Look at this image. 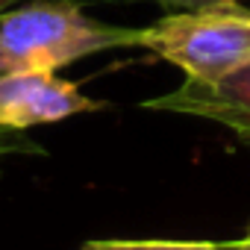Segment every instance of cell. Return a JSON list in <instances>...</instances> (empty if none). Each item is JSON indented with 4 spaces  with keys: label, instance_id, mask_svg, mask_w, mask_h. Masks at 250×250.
I'll return each mask as SVG.
<instances>
[{
    "label": "cell",
    "instance_id": "obj_1",
    "mask_svg": "<svg viewBox=\"0 0 250 250\" xmlns=\"http://www.w3.org/2000/svg\"><path fill=\"white\" fill-rule=\"evenodd\" d=\"M136 42V27L100 24L74 0H33L0 15V74H56L77 59Z\"/></svg>",
    "mask_w": 250,
    "mask_h": 250
},
{
    "label": "cell",
    "instance_id": "obj_2",
    "mask_svg": "<svg viewBox=\"0 0 250 250\" xmlns=\"http://www.w3.org/2000/svg\"><path fill=\"white\" fill-rule=\"evenodd\" d=\"M136 47L186 71V80L215 83L250 62V9L241 3L174 12L139 30Z\"/></svg>",
    "mask_w": 250,
    "mask_h": 250
},
{
    "label": "cell",
    "instance_id": "obj_3",
    "mask_svg": "<svg viewBox=\"0 0 250 250\" xmlns=\"http://www.w3.org/2000/svg\"><path fill=\"white\" fill-rule=\"evenodd\" d=\"M94 109H100L97 100L85 97L80 85L59 80L56 74H0V130L59 124Z\"/></svg>",
    "mask_w": 250,
    "mask_h": 250
},
{
    "label": "cell",
    "instance_id": "obj_4",
    "mask_svg": "<svg viewBox=\"0 0 250 250\" xmlns=\"http://www.w3.org/2000/svg\"><path fill=\"white\" fill-rule=\"evenodd\" d=\"M145 109L194 115L224 124L244 145H250V62L215 83L186 80L180 88L145 100Z\"/></svg>",
    "mask_w": 250,
    "mask_h": 250
},
{
    "label": "cell",
    "instance_id": "obj_5",
    "mask_svg": "<svg viewBox=\"0 0 250 250\" xmlns=\"http://www.w3.org/2000/svg\"><path fill=\"white\" fill-rule=\"evenodd\" d=\"M80 250H218L212 241H124V238H94Z\"/></svg>",
    "mask_w": 250,
    "mask_h": 250
},
{
    "label": "cell",
    "instance_id": "obj_6",
    "mask_svg": "<svg viewBox=\"0 0 250 250\" xmlns=\"http://www.w3.org/2000/svg\"><path fill=\"white\" fill-rule=\"evenodd\" d=\"M165 9L174 12H188V9H203V6H224V3H244V0H156Z\"/></svg>",
    "mask_w": 250,
    "mask_h": 250
},
{
    "label": "cell",
    "instance_id": "obj_7",
    "mask_svg": "<svg viewBox=\"0 0 250 250\" xmlns=\"http://www.w3.org/2000/svg\"><path fill=\"white\" fill-rule=\"evenodd\" d=\"M218 250H250V232L244 238H235V241H224L218 244Z\"/></svg>",
    "mask_w": 250,
    "mask_h": 250
},
{
    "label": "cell",
    "instance_id": "obj_8",
    "mask_svg": "<svg viewBox=\"0 0 250 250\" xmlns=\"http://www.w3.org/2000/svg\"><path fill=\"white\" fill-rule=\"evenodd\" d=\"M15 3H24V0H0V15H6L9 9H15Z\"/></svg>",
    "mask_w": 250,
    "mask_h": 250
},
{
    "label": "cell",
    "instance_id": "obj_9",
    "mask_svg": "<svg viewBox=\"0 0 250 250\" xmlns=\"http://www.w3.org/2000/svg\"><path fill=\"white\" fill-rule=\"evenodd\" d=\"M247 232H250V229H247Z\"/></svg>",
    "mask_w": 250,
    "mask_h": 250
}]
</instances>
